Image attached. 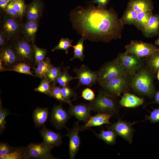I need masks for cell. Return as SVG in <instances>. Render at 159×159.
Wrapping results in <instances>:
<instances>
[{
  "label": "cell",
  "mask_w": 159,
  "mask_h": 159,
  "mask_svg": "<svg viewBox=\"0 0 159 159\" xmlns=\"http://www.w3.org/2000/svg\"><path fill=\"white\" fill-rule=\"evenodd\" d=\"M34 51L35 67L40 62L43 60L46 57L47 50L46 49L38 47L35 42L31 43Z\"/></svg>",
  "instance_id": "obj_33"
},
{
  "label": "cell",
  "mask_w": 159,
  "mask_h": 159,
  "mask_svg": "<svg viewBox=\"0 0 159 159\" xmlns=\"http://www.w3.org/2000/svg\"><path fill=\"white\" fill-rule=\"evenodd\" d=\"M91 111L89 104L80 103L70 105L68 112L71 116L75 117L79 121H82L86 123L91 116Z\"/></svg>",
  "instance_id": "obj_17"
},
{
  "label": "cell",
  "mask_w": 159,
  "mask_h": 159,
  "mask_svg": "<svg viewBox=\"0 0 159 159\" xmlns=\"http://www.w3.org/2000/svg\"><path fill=\"white\" fill-rule=\"evenodd\" d=\"M112 116L107 114L98 113L94 116H91L85 125L82 126L83 129H89L92 127L99 126L104 124H111L109 120Z\"/></svg>",
  "instance_id": "obj_20"
},
{
  "label": "cell",
  "mask_w": 159,
  "mask_h": 159,
  "mask_svg": "<svg viewBox=\"0 0 159 159\" xmlns=\"http://www.w3.org/2000/svg\"><path fill=\"white\" fill-rule=\"evenodd\" d=\"M150 113L149 116H146L144 120H150V122L152 123L159 122V108L153 109Z\"/></svg>",
  "instance_id": "obj_43"
},
{
  "label": "cell",
  "mask_w": 159,
  "mask_h": 159,
  "mask_svg": "<svg viewBox=\"0 0 159 159\" xmlns=\"http://www.w3.org/2000/svg\"><path fill=\"white\" fill-rule=\"evenodd\" d=\"M48 114L47 108L37 107L34 110L33 114V118L37 127L44 125L47 120Z\"/></svg>",
  "instance_id": "obj_25"
},
{
  "label": "cell",
  "mask_w": 159,
  "mask_h": 159,
  "mask_svg": "<svg viewBox=\"0 0 159 159\" xmlns=\"http://www.w3.org/2000/svg\"><path fill=\"white\" fill-rule=\"evenodd\" d=\"M44 5L41 0H33L26 5L24 15L26 21H38L42 16Z\"/></svg>",
  "instance_id": "obj_15"
},
{
  "label": "cell",
  "mask_w": 159,
  "mask_h": 159,
  "mask_svg": "<svg viewBox=\"0 0 159 159\" xmlns=\"http://www.w3.org/2000/svg\"><path fill=\"white\" fill-rule=\"evenodd\" d=\"M71 116L68 111L64 110L60 104L53 108L51 113V121L57 129L67 128L66 124Z\"/></svg>",
  "instance_id": "obj_13"
},
{
  "label": "cell",
  "mask_w": 159,
  "mask_h": 159,
  "mask_svg": "<svg viewBox=\"0 0 159 159\" xmlns=\"http://www.w3.org/2000/svg\"><path fill=\"white\" fill-rule=\"evenodd\" d=\"M22 21L14 18L5 13L1 16L0 31L9 41L23 35L21 31Z\"/></svg>",
  "instance_id": "obj_6"
},
{
  "label": "cell",
  "mask_w": 159,
  "mask_h": 159,
  "mask_svg": "<svg viewBox=\"0 0 159 159\" xmlns=\"http://www.w3.org/2000/svg\"><path fill=\"white\" fill-rule=\"evenodd\" d=\"M90 4L85 8L78 6L69 13L72 26L77 33L96 42H109L121 38L124 24L113 9L107 10Z\"/></svg>",
  "instance_id": "obj_1"
},
{
  "label": "cell",
  "mask_w": 159,
  "mask_h": 159,
  "mask_svg": "<svg viewBox=\"0 0 159 159\" xmlns=\"http://www.w3.org/2000/svg\"><path fill=\"white\" fill-rule=\"evenodd\" d=\"M69 67L63 68V71L62 72L57 80V83H58L60 86L63 87L68 85L69 82L72 80L78 79L77 76L73 77L70 75L68 72Z\"/></svg>",
  "instance_id": "obj_30"
},
{
  "label": "cell",
  "mask_w": 159,
  "mask_h": 159,
  "mask_svg": "<svg viewBox=\"0 0 159 159\" xmlns=\"http://www.w3.org/2000/svg\"><path fill=\"white\" fill-rule=\"evenodd\" d=\"M73 40H70L69 38H62L58 44L52 50L53 52L57 50H64L67 54L68 53V49L70 47H72V43Z\"/></svg>",
  "instance_id": "obj_37"
},
{
  "label": "cell",
  "mask_w": 159,
  "mask_h": 159,
  "mask_svg": "<svg viewBox=\"0 0 159 159\" xmlns=\"http://www.w3.org/2000/svg\"><path fill=\"white\" fill-rule=\"evenodd\" d=\"M127 54H132L137 57H148L154 53L159 51L158 48L151 43L142 41L132 40L125 46Z\"/></svg>",
  "instance_id": "obj_8"
},
{
  "label": "cell",
  "mask_w": 159,
  "mask_h": 159,
  "mask_svg": "<svg viewBox=\"0 0 159 159\" xmlns=\"http://www.w3.org/2000/svg\"><path fill=\"white\" fill-rule=\"evenodd\" d=\"M9 3L4 0H0V7L4 11Z\"/></svg>",
  "instance_id": "obj_48"
},
{
  "label": "cell",
  "mask_w": 159,
  "mask_h": 159,
  "mask_svg": "<svg viewBox=\"0 0 159 159\" xmlns=\"http://www.w3.org/2000/svg\"><path fill=\"white\" fill-rule=\"evenodd\" d=\"M62 64V63L58 67H55L54 66L51 68L46 76L52 85H56L57 83V79L62 72L61 66Z\"/></svg>",
  "instance_id": "obj_32"
},
{
  "label": "cell",
  "mask_w": 159,
  "mask_h": 159,
  "mask_svg": "<svg viewBox=\"0 0 159 159\" xmlns=\"http://www.w3.org/2000/svg\"><path fill=\"white\" fill-rule=\"evenodd\" d=\"M85 38L82 37L78 41L77 44L73 46L72 47L74 49V56L70 59V61L75 59H78L82 61L85 58L84 51L85 47L84 45V42Z\"/></svg>",
  "instance_id": "obj_29"
},
{
  "label": "cell",
  "mask_w": 159,
  "mask_h": 159,
  "mask_svg": "<svg viewBox=\"0 0 159 159\" xmlns=\"http://www.w3.org/2000/svg\"><path fill=\"white\" fill-rule=\"evenodd\" d=\"M42 126V128L40 132L43 138V142L53 148L60 146L62 142V136L59 133H56L48 129L44 125Z\"/></svg>",
  "instance_id": "obj_18"
},
{
  "label": "cell",
  "mask_w": 159,
  "mask_h": 159,
  "mask_svg": "<svg viewBox=\"0 0 159 159\" xmlns=\"http://www.w3.org/2000/svg\"><path fill=\"white\" fill-rule=\"evenodd\" d=\"M12 1L13 6L18 14L19 20L22 21L26 7L24 0H13Z\"/></svg>",
  "instance_id": "obj_38"
},
{
  "label": "cell",
  "mask_w": 159,
  "mask_h": 159,
  "mask_svg": "<svg viewBox=\"0 0 159 159\" xmlns=\"http://www.w3.org/2000/svg\"><path fill=\"white\" fill-rule=\"evenodd\" d=\"M49 96L52 97L60 102L67 103L70 105L72 104L67 101L63 95L61 87L52 85L51 92Z\"/></svg>",
  "instance_id": "obj_36"
},
{
  "label": "cell",
  "mask_w": 159,
  "mask_h": 159,
  "mask_svg": "<svg viewBox=\"0 0 159 159\" xmlns=\"http://www.w3.org/2000/svg\"><path fill=\"white\" fill-rule=\"evenodd\" d=\"M117 58L124 71L129 76H134L142 68V58L125 52L119 53Z\"/></svg>",
  "instance_id": "obj_10"
},
{
  "label": "cell",
  "mask_w": 159,
  "mask_h": 159,
  "mask_svg": "<svg viewBox=\"0 0 159 159\" xmlns=\"http://www.w3.org/2000/svg\"><path fill=\"white\" fill-rule=\"evenodd\" d=\"M39 22L38 21H26L22 22V34L25 39L31 43L35 42Z\"/></svg>",
  "instance_id": "obj_19"
},
{
  "label": "cell",
  "mask_w": 159,
  "mask_h": 159,
  "mask_svg": "<svg viewBox=\"0 0 159 159\" xmlns=\"http://www.w3.org/2000/svg\"><path fill=\"white\" fill-rule=\"evenodd\" d=\"M14 148L8 144L4 143H0V155H4L14 151Z\"/></svg>",
  "instance_id": "obj_45"
},
{
  "label": "cell",
  "mask_w": 159,
  "mask_h": 159,
  "mask_svg": "<svg viewBox=\"0 0 159 159\" xmlns=\"http://www.w3.org/2000/svg\"><path fill=\"white\" fill-rule=\"evenodd\" d=\"M155 44L159 46V36L158 39L155 41Z\"/></svg>",
  "instance_id": "obj_51"
},
{
  "label": "cell",
  "mask_w": 159,
  "mask_h": 159,
  "mask_svg": "<svg viewBox=\"0 0 159 159\" xmlns=\"http://www.w3.org/2000/svg\"><path fill=\"white\" fill-rule=\"evenodd\" d=\"M146 63L148 68L153 73L159 70V51L147 57Z\"/></svg>",
  "instance_id": "obj_31"
},
{
  "label": "cell",
  "mask_w": 159,
  "mask_h": 159,
  "mask_svg": "<svg viewBox=\"0 0 159 159\" xmlns=\"http://www.w3.org/2000/svg\"><path fill=\"white\" fill-rule=\"evenodd\" d=\"M153 15L151 11L138 13L137 20L134 25L143 31Z\"/></svg>",
  "instance_id": "obj_27"
},
{
  "label": "cell",
  "mask_w": 159,
  "mask_h": 159,
  "mask_svg": "<svg viewBox=\"0 0 159 159\" xmlns=\"http://www.w3.org/2000/svg\"><path fill=\"white\" fill-rule=\"evenodd\" d=\"M24 148H15L13 152L4 155H0V159H20L24 158Z\"/></svg>",
  "instance_id": "obj_39"
},
{
  "label": "cell",
  "mask_w": 159,
  "mask_h": 159,
  "mask_svg": "<svg viewBox=\"0 0 159 159\" xmlns=\"http://www.w3.org/2000/svg\"><path fill=\"white\" fill-rule=\"evenodd\" d=\"M9 44L16 57L22 62L35 67L34 54L31 43L22 35L9 41Z\"/></svg>",
  "instance_id": "obj_4"
},
{
  "label": "cell",
  "mask_w": 159,
  "mask_h": 159,
  "mask_svg": "<svg viewBox=\"0 0 159 159\" xmlns=\"http://www.w3.org/2000/svg\"><path fill=\"white\" fill-rule=\"evenodd\" d=\"M157 78L158 80L159 81V70L158 71L157 74Z\"/></svg>",
  "instance_id": "obj_52"
},
{
  "label": "cell",
  "mask_w": 159,
  "mask_h": 159,
  "mask_svg": "<svg viewBox=\"0 0 159 159\" xmlns=\"http://www.w3.org/2000/svg\"><path fill=\"white\" fill-rule=\"evenodd\" d=\"M79 121L75 122L73 127L68 129L67 136L69 138V151L70 158L74 159L79 149L80 140L79 135L80 132L83 130L82 127L79 124Z\"/></svg>",
  "instance_id": "obj_12"
},
{
  "label": "cell",
  "mask_w": 159,
  "mask_h": 159,
  "mask_svg": "<svg viewBox=\"0 0 159 159\" xmlns=\"http://www.w3.org/2000/svg\"><path fill=\"white\" fill-rule=\"evenodd\" d=\"M159 30V15H152L149 19L144 29L142 31L146 37L157 34Z\"/></svg>",
  "instance_id": "obj_23"
},
{
  "label": "cell",
  "mask_w": 159,
  "mask_h": 159,
  "mask_svg": "<svg viewBox=\"0 0 159 159\" xmlns=\"http://www.w3.org/2000/svg\"><path fill=\"white\" fill-rule=\"evenodd\" d=\"M127 7L138 13L152 11L153 8L151 0H130Z\"/></svg>",
  "instance_id": "obj_22"
},
{
  "label": "cell",
  "mask_w": 159,
  "mask_h": 159,
  "mask_svg": "<svg viewBox=\"0 0 159 159\" xmlns=\"http://www.w3.org/2000/svg\"><path fill=\"white\" fill-rule=\"evenodd\" d=\"M129 76L125 75L108 81L100 82V86L108 93L116 97L126 91L130 85Z\"/></svg>",
  "instance_id": "obj_9"
},
{
  "label": "cell",
  "mask_w": 159,
  "mask_h": 159,
  "mask_svg": "<svg viewBox=\"0 0 159 159\" xmlns=\"http://www.w3.org/2000/svg\"><path fill=\"white\" fill-rule=\"evenodd\" d=\"M138 14V12L127 7L120 19L124 25H134L137 20Z\"/></svg>",
  "instance_id": "obj_28"
},
{
  "label": "cell",
  "mask_w": 159,
  "mask_h": 159,
  "mask_svg": "<svg viewBox=\"0 0 159 159\" xmlns=\"http://www.w3.org/2000/svg\"><path fill=\"white\" fill-rule=\"evenodd\" d=\"M36 67H33L34 70L35 75L42 79L45 77L51 68L54 66L52 64L49 57H47L43 61L39 62Z\"/></svg>",
  "instance_id": "obj_24"
},
{
  "label": "cell",
  "mask_w": 159,
  "mask_h": 159,
  "mask_svg": "<svg viewBox=\"0 0 159 159\" xmlns=\"http://www.w3.org/2000/svg\"><path fill=\"white\" fill-rule=\"evenodd\" d=\"M116 97L105 91H100L95 99L89 103L92 111L112 115L117 113L119 107Z\"/></svg>",
  "instance_id": "obj_3"
},
{
  "label": "cell",
  "mask_w": 159,
  "mask_h": 159,
  "mask_svg": "<svg viewBox=\"0 0 159 159\" xmlns=\"http://www.w3.org/2000/svg\"><path fill=\"white\" fill-rule=\"evenodd\" d=\"M4 11L6 14L14 18L19 19L18 14L13 6L12 1L9 3Z\"/></svg>",
  "instance_id": "obj_44"
},
{
  "label": "cell",
  "mask_w": 159,
  "mask_h": 159,
  "mask_svg": "<svg viewBox=\"0 0 159 159\" xmlns=\"http://www.w3.org/2000/svg\"><path fill=\"white\" fill-rule=\"evenodd\" d=\"M108 127L130 144L132 143L134 130L131 123L119 119Z\"/></svg>",
  "instance_id": "obj_14"
},
{
  "label": "cell",
  "mask_w": 159,
  "mask_h": 159,
  "mask_svg": "<svg viewBox=\"0 0 159 159\" xmlns=\"http://www.w3.org/2000/svg\"><path fill=\"white\" fill-rule=\"evenodd\" d=\"M39 85L34 90L49 96L52 88V85L49 82L46 76L42 78Z\"/></svg>",
  "instance_id": "obj_35"
},
{
  "label": "cell",
  "mask_w": 159,
  "mask_h": 159,
  "mask_svg": "<svg viewBox=\"0 0 159 159\" xmlns=\"http://www.w3.org/2000/svg\"><path fill=\"white\" fill-rule=\"evenodd\" d=\"M110 0H92L90 2V3H96L98 6L104 9H106L107 5L109 3Z\"/></svg>",
  "instance_id": "obj_46"
},
{
  "label": "cell",
  "mask_w": 159,
  "mask_h": 159,
  "mask_svg": "<svg viewBox=\"0 0 159 159\" xmlns=\"http://www.w3.org/2000/svg\"><path fill=\"white\" fill-rule=\"evenodd\" d=\"M0 60L3 66L7 70L18 64L22 62L16 55L9 43L0 48Z\"/></svg>",
  "instance_id": "obj_16"
},
{
  "label": "cell",
  "mask_w": 159,
  "mask_h": 159,
  "mask_svg": "<svg viewBox=\"0 0 159 159\" xmlns=\"http://www.w3.org/2000/svg\"><path fill=\"white\" fill-rule=\"evenodd\" d=\"M94 133L98 138L102 140L107 144L113 145L115 143L117 135L112 130L109 129L107 130H102L99 134L95 132Z\"/></svg>",
  "instance_id": "obj_26"
},
{
  "label": "cell",
  "mask_w": 159,
  "mask_h": 159,
  "mask_svg": "<svg viewBox=\"0 0 159 159\" xmlns=\"http://www.w3.org/2000/svg\"><path fill=\"white\" fill-rule=\"evenodd\" d=\"M1 102L0 103V131L1 133L4 130L6 123V119L10 113L6 109L3 107Z\"/></svg>",
  "instance_id": "obj_41"
},
{
  "label": "cell",
  "mask_w": 159,
  "mask_h": 159,
  "mask_svg": "<svg viewBox=\"0 0 159 159\" xmlns=\"http://www.w3.org/2000/svg\"><path fill=\"white\" fill-rule=\"evenodd\" d=\"M81 97L85 100L92 101L95 98L94 91L89 87H87L82 91Z\"/></svg>",
  "instance_id": "obj_42"
},
{
  "label": "cell",
  "mask_w": 159,
  "mask_h": 159,
  "mask_svg": "<svg viewBox=\"0 0 159 159\" xmlns=\"http://www.w3.org/2000/svg\"><path fill=\"white\" fill-rule=\"evenodd\" d=\"M7 70L3 66L2 62L1 60H0V71L1 72H2Z\"/></svg>",
  "instance_id": "obj_50"
},
{
  "label": "cell",
  "mask_w": 159,
  "mask_h": 159,
  "mask_svg": "<svg viewBox=\"0 0 159 159\" xmlns=\"http://www.w3.org/2000/svg\"><path fill=\"white\" fill-rule=\"evenodd\" d=\"M62 94L64 98L68 102L72 103V100L70 98L73 97L75 99L77 98V95L74 91L69 85L61 87Z\"/></svg>",
  "instance_id": "obj_40"
},
{
  "label": "cell",
  "mask_w": 159,
  "mask_h": 159,
  "mask_svg": "<svg viewBox=\"0 0 159 159\" xmlns=\"http://www.w3.org/2000/svg\"><path fill=\"white\" fill-rule=\"evenodd\" d=\"M144 102L143 98H140L133 94L125 92L119 101V104L122 107L134 108L141 105Z\"/></svg>",
  "instance_id": "obj_21"
},
{
  "label": "cell",
  "mask_w": 159,
  "mask_h": 159,
  "mask_svg": "<svg viewBox=\"0 0 159 159\" xmlns=\"http://www.w3.org/2000/svg\"><path fill=\"white\" fill-rule=\"evenodd\" d=\"M9 41L8 38L1 31H0V48L5 46L9 43Z\"/></svg>",
  "instance_id": "obj_47"
},
{
  "label": "cell",
  "mask_w": 159,
  "mask_h": 159,
  "mask_svg": "<svg viewBox=\"0 0 159 159\" xmlns=\"http://www.w3.org/2000/svg\"><path fill=\"white\" fill-rule=\"evenodd\" d=\"M98 72L99 83L108 81L127 75L123 69L117 57L104 64Z\"/></svg>",
  "instance_id": "obj_5"
},
{
  "label": "cell",
  "mask_w": 159,
  "mask_h": 159,
  "mask_svg": "<svg viewBox=\"0 0 159 159\" xmlns=\"http://www.w3.org/2000/svg\"><path fill=\"white\" fill-rule=\"evenodd\" d=\"M5 1L9 3L11 1H12L13 0H4Z\"/></svg>",
  "instance_id": "obj_53"
},
{
  "label": "cell",
  "mask_w": 159,
  "mask_h": 159,
  "mask_svg": "<svg viewBox=\"0 0 159 159\" xmlns=\"http://www.w3.org/2000/svg\"><path fill=\"white\" fill-rule=\"evenodd\" d=\"M73 71L78 77L76 88L81 86L91 87L98 82V71L90 70L85 64L82 65L80 68H74Z\"/></svg>",
  "instance_id": "obj_11"
},
{
  "label": "cell",
  "mask_w": 159,
  "mask_h": 159,
  "mask_svg": "<svg viewBox=\"0 0 159 159\" xmlns=\"http://www.w3.org/2000/svg\"><path fill=\"white\" fill-rule=\"evenodd\" d=\"M53 148L43 142L39 143H31L24 148V159H55L51 153Z\"/></svg>",
  "instance_id": "obj_7"
},
{
  "label": "cell",
  "mask_w": 159,
  "mask_h": 159,
  "mask_svg": "<svg viewBox=\"0 0 159 159\" xmlns=\"http://www.w3.org/2000/svg\"><path fill=\"white\" fill-rule=\"evenodd\" d=\"M31 67L28 64L24 62H21L8 70L13 71L35 77V75L34 74L33 72L31 71Z\"/></svg>",
  "instance_id": "obj_34"
},
{
  "label": "cell",
  "mask_w": 159,
  "mask_h": 159,
  "mask_svg": "<svg viewBox=\"0 0 159 159\" xmlns=\"http://www.w3.org/2000/svg\"><path fill=\"white\" fill-rule=\"evenodd\" d=\"M153 73L148 68H141L131 77L130 86L138 93L152 97L154 96Z\"/></svg>",
  "instance_id": "obj_2"
},
{
  "label": "cell",
  "mask_w": 159,
  "mask_h": 159,
  "mask_svg": "<svg viewBox=\"0 0 159 159\" xmlns=\"http://www.w3.org/2000/svg\"><path fill=\"white\" fill-rule=\"evenodd\" d=\"M154 97V100L151 103H156L159 105V91L155 92Z\"/></svg>",
  "instance_id": "obj_49"
}]
</instances>
